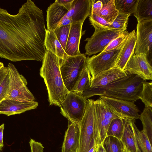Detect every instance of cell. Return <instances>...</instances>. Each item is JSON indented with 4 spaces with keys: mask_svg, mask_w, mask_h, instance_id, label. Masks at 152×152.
<instances>
[{
    "mask_svg": "<svg viewBox=\"0 0 152 152\" xmlns=\"http://www.w3.org/2000/svg\"><path fill=\"white\" fill-rule=\"evenodd\" d=\"M46 30L42 11L31 0L15 15L0 7V57L13 62L42 61Z\"/></svg>",
    "mask_w": 152,
    "mask_h": 152,
    "instance_id": "cell-1",
    "label": "cell"
},
{
    "mask_svg": "<svg viewBox=\"0 0 152 152\" xmlns=\"http://www.w3.org/2000/svg\"><path fill=\"white\" fill-rule=\"evenodd\" d=\"M146 81L136 75H128L106 86L90 88L82 95L87 99L99 95L134 102L139 99L143 83Z\"/></svg>",
    "mask_w": 152,
    "mask_h": 152,
    "instance_id": "cell-2",
    "label": "cell"
},
{
    "mask_svg": "<svg viewBox=\"0 0 152 152\" xmlns=\"http://www.w3.org/2000/svg\"><path fill=\"white\" fill-rule=\"evenodd\" d=\"M60 61V58L46 50L40 70L47 89L50 105L60 107L69 92L61 77Z\"/></svg>",
    "mask_w": 152,
    "mask_h": 152,
    "instance_id": "cell-3",
    "label": "cell"
},
{
    "mask_svg": "<svg viewBox=\"0 0 152 152\" xmlns=\"http://www.w3.org/2000/svg\"><path fill=\"white\" fill-rule=\"evenodd\" d=\"M87 57L85 54L60 58V70L64 84L69 92L75 86L84 68Z\"/></svg>",
    "mask_w": 152,
    "mask_h": 152,
    "instance_id": "cell-4",
    "label": "cell"
},
{
    "mask_svg": "<svg viewBox=\"0 0 152 152\" xmlns=\"http://www.w3.org/2000/svg\"><path fill=\"white\" fill-rule=\"evenodd\" d=\"M88 102L82 94L69 92L61 103V113L68 120L78 124L84 115Z\"/></svg>",
    "mask_w": 152,
    "mask_h": 152,
    "instance_id": "cell-5",
    "label": "cell"
},
{
    "mask_svg": "<svg viewBox=\"0 0 152 152\" xmlns=\"http://www.w3.org/2000/svg\"><path fill=\"white\" fill-rule=\"evenodd\" d=\"M94 140L97 146L102 144L111 121L119 118L110 111L99 98L94 101Z\"/></svg>",
    "mask_w": 152,
    "mask_h": 152,
    "instance_id": "cell-6",
    "label": "cell"
},
{
    "mask_svg": "<svg viewBox=\"0 0 152 152\" xmlns=\"http://www.w3.org/2000/svg\"><path fill=\"white\" fill-rule=\"evenodd\" d=\"M88 100L84 115L78 123L80 138L77 152H87L94 142V100L89 99Z\"/></svg>",
    "mask_w": 152,
    "mask_h": 152,
    "instance_id": "cell-7",
    "label": "cell"
},
{
    "mask_svg": "<svg viewBox=\"0 0 152 152\" xmlns=\"http://www.w3.org/2000/svg\"><path fill=\"white\" fill-rule=\"evenodd\" d=\"M124 43L116 49L107 51L101 52L97 55L86 58V66L90 73L91 79L100 73L115 66Z\"/></svg>",
    "mask_w": 152,
    "mask_h": 152,
    "instance_id": "cell-8",
    "label": "cell"
},
{
    "mask_svg": "<svg viewBox=\"0 0 152 152\" xmlns=\"http://www.w3.org/2000/svg\"><path fill=\"white\" fill-rule=\"evenodd\" d=\"M7 66L9 72L10 83L6 99L21 101H34V96L27 87V82L25 77L19 73L13 64L9 63Z\"/></svg>",
    "mask_w": 152,
    "mask_h": 152,
    "instance_id": "cell-9",
    "label": "cell"
},
{
    "mask_svg": "<svg viewBox=\"0 0 152 152\" xmlns=\"http://www.w3.org/2000/svg\"><path fill=\"white\" fill-rule=\"evenodd\" d=\"M105 106L111 112L123 120L139 119L140 111L134 102L100 96Z\"/></svg>",
    "mask_w": 152,
    "mask_h": 152,
    "instance_id": "cell-10",
    "label": "cell"
},
{
    "mask_svg": "<svg viewBox=\"0 0 152 152\" xmlns=\"http://www.w3.org/2000/svg\"><path fill=\"white\" fill-rule=\"evenodd\" d=\"M124 31L114 29L94 30L90 38H86L85 54L90 56L102 52L114 39L123 34Z\"/></svg>",
    "mask_w": 152,
    "mask_h": 152,
    "instance_id": "cell-11",
    "label": "cell"
},
{
    "mask_svg": "<svg viewBox=\"0 0 152 152\" xmlns=\"http://www.w3.org/2000/svg\"><path fill=\"white\" fill-rule=\"evenodd\" d=\"M147 56L144 53H134L127 61L123 70L127 75H136L145 80H152V67Z\"/></svg>",
    "mask_w": 152,
    "mask_h": 152,
    "instance_id": "cell-12",
    "label": "cell"
},
{
    "mask_svg": "<svg viewBox=\"0 0 152 152\" xmlns=\"http://www.w3.org/2000/svg\"><path fill=\"white\" fill-rule=\"evenodd\" d=\"M135 54L142 53L147 56L152 47V20L138 21L137 26Z\"/></svg>",
    "mask_w": 152,
    "mask_h": 152,
    "instance_id": "cell-13",
    "label": "cell"
},
{
    "mask_svg": "<svg viewBox=\"0 0 152 152\" xmlns=\"http://www.w3.org/2000/svg\"><path fill=\"white\" fill-rule=\"evenodd\" d=\"M38 103L35 101H21L6 99L0 103V114L9 116L35 109Z\"/></svg>",
    "mask_w": 152,
    "mask_h": 152,
    "instance_id": "cell-14",
    "label": "cell"
},
{
    "mask_svg": "<svg viewBox=\"0 0 152 152\" xmlns=\"http://www.w3.org/2000/svg\"><path fill=\"white\" fill-rule=\"evenodd\" d=\"M92 4L91 0H73L70 9L63 18L69 19L71 24L84 23L91 14Z\"/></svg>",
    "mask_w": 152,
    "mask_h": 152,
    "instance_id": "cell-15",
    "label": "cell"
},
{
    "mask_svg": "<svg viewBox=\"0 0 152 152\" xmlns=\"http://www.w3.org/2000/svg\"><path fill=\"white\" fill-rule=\"evenodd\" d=\"M68 121L61 152H77L79 145L80 129L78 124Z\"/></svg>",
    "mask_w": 152,
    "mask_h": 152,
    "instance_id": "cell-16",
    "label": "cell"
},
{
    "mask_svg": "<svg viewBox=\"0 0 152 152\" xmlns=\"http://www.w3.org/2000/svg\"><path fill=\"white\" fill-rule=\"evenodd\" d=\"M83 23L82 22H77L71 24L65 50V53L69 56H76L81 54L79 46L83 33L82 27Z\"/></svg>",
    "mask_w": 152,
    "mask_h": 152,
    "instance_id": "cell-17",
    "label": "cell"
},
{
    "mask_svg": "<svg viewBox=\"0 0 152 152\" xmlns=\"http://www.w3.org/2000/svg\"><path fill=\"white\" fill-rule=\"evenodd\" d=\"M127 75L123 70L115 67L100 73L94 78L91 79L90 88L106 86Z\"/></svg>",
    "mask_w": 152,
    "mask_h": 152,
    "instance_id": "cell-18",
    "label": "cell"
},
{
    "mask_svg": "<svg viewBox=\"0 0 152 152\" xmlns=\"http://www.w3.org/2000/svg\"><path fill=\"white\" fill-rule=\"evenodd\" d=\"M136 42V34L134 29L129 32L122 48L115 67L124 70L127 61L134 53Z\"/></svg>",
    "mask_w": 152,
    "mask_h": 152,
    "instance_id": "cell-19",
    "label": "cell"
},
{
    "mask_svg": "<svg viewBox=\"0 0 152 152\" xmlns=\"http://www.w3.org/2000/svg\"><path fill=\"white\" fill-rule=\"evenodd\" d=\"M68 11L66 7L56 1L51 4L47 10V29L53 31Z\"/></svg>",
    "mask_w": 152,
    "mask_h": 152,
    "instance_id": "cell-20",
    "label": "cell"
},
{
    "mask_svg": "<svg viewBox=\"0 0 152 152\" xmlns=\"http://www.w3.org/2000/svg\"><path fill=\"white\" fill-rule=\"evenodd\" d=\"M124 123L121 141L124 145L130 152H141L138 146L136 138L133 122L135 120L126 118Z\"/></svg>",
    "mask_w": 152,
    "mask_h": 152,
    "instance_id": "cell-21",
    "label": "cell"
},
{
    "mask_svg": "<svg viewBox=\"0 0 152 152\" xmlns=\"http://www.w3.org/2000/svg\"><path fill=\"white\" fill-rule=\"evenodd\" d=\"M45 45L46 50L51 52L60 58L64 59L69 56L53 31L46 30Z\"/></svg>",
    "mask_w": 152,
    "mask_h": 152,
    "instance_id": "cell-22",
    "label": "cell"
},
{
    "mask_svg": "<svg viewBox=\"0 0 152 152\" xmlns=\"http://www.w3.org/2000/svg\"><path fill=\"white\" fill-rule=\"evenodd\" d=\"M134 14L137 22L152 20V0H139Z\"/></svg>",
    "mask_w": 152,
    "mask_h": 152,
    "instance_id": "cell-23",
    "label": "cell"
},
{
    "mask_svg": "<svg viewBox=\"0 0 152 152\" xmlns=\"http://www.w3.org/2000/svg\"><path fill=\"white\" fill-rule=\"evenodd\" d=\"M140 119L142 123V130L146 134L152 143V107H145L143 112L140 115Z\"/></svg>",
    "mask_w": 152,
    "mask_h": 152,
    "instance_id": "cell-24",
    "label": "cell"
},
{
    "mask_svg": "<svg viewBox=\"0 0 152 152\" xmlns=\"http://www.w3.org/2000/svg\"><path fill=\"white\" fill-rule=\"evenodd\" d=\"M114 3V0H110L103 4L99 16L111 24L119 14Z\"/></svg>",
    "mask_w": 152,
    "mask_h": 152,
    "instance_id": "cell-25",
    "label": "cell"
},
{
    "mask_svg": "<svg viewBox=\"0 0 152 152\" xmlns=\"http://www.w3.org/2000/svg\"><path fill=\"white\" fill-rule=\"evenodd\" d=\"M10 83L9 69L7 66H4L0 71V103L7 98Z\"/></svg>",
    "mask_w": 152,
    "mask_h": 152,
    "instance_id": "cell-26",
    "label": "cell"
},
{
    "mask_svg": "<svg viewBox=\"0 0 152 152\" xmlns=\"http://www.w3.org/2000/svg\"><path fill=\"white\" fill-rule=\"evenodd\" d=\"M91 76L86 66L82 70L74 88L71 91H75L82 94L89 89L91 86Z\"/></svg>",
    "mask_w": 152,
    "mask_h": 152,
    "instance_id": "cell-27",
    "label": "cell"
},
{
    "mask_svg": "<svg viewBox=\"0 0 152 152\" xmlns=\"http://www.w3.org/2000/svg\"><path fill=\"white\" fill-rule=\"evenodd\" d=\"M133 126L137 143L141 152H152V144L146 134L142 130L140 131L133 122Z\"/></svg>",
    "mask_w": 152,
    "mask_h": 152,
    "instance_id": "cell-28",
    "label": "cell"
},
{
    "mask_svg": "<svg viewBox=\"0 0 152 152\" xmlns=\"http://www.w3.org/2000/svg\"><path fill=\"white\" fill-rule=\"evenodd\" d=\"M124 123V120L117 118L113 119L108 127L106 137L112 136L121 140L122 137Z\"/></svg>",
    "mask_w": 152,
    "mask_h": 152,
    "instance_id": "cell-29",
    "label": "cell"
},
{
    "mask_svg": "<svg viewBox=\"0 0 152 152\" xmlns=\"http://www.w3.org/2000/svg\"><path fill=\"white\" fill-rule=\"evenodd\" d=\"M138 1L114 0V3L119 12L130 15L135 12Z\"/></svg>",
    "mask_w": 152,
    "mask_h": 152,
    "instance_id": "cell-30",
    "label": "cell"
},
{
    "mask_svg": "<svg viewBox=\"0 0 152 152\" xmlns=\"http://www.w3.org/2000/svg\"><path fill=\"white\" fill-rule=\"evenodd\" d=\"M102 144L107 152H121L124 148L121 140L112 136L106 137Z\"/></svg>",
    "mask_w": 152,
    "mask_h": 152,
    "instance_id": "cell-31",
    "label": "cell"
},
{
    "mask_svg": "<svg viewBox=\"0 0 152 152\" xmlns=\"http://www.w3.org/2000/svg\"><path fill=\"white\" fill-rule=\"evenodd\" d=\"M139 99L144 103L145 107H152V82L146 81L143 83V87L139 96Z\"/></svg>",
    "mask_w": 152,
    "mask_h": 152,
    "instance_id": "cell-32",
    "label": "cell"
},
{
    "mask_svg": "<svg viewBox=\"0 0 152 152\" xmlns=\"http://www.w3.org/2000/svg\"><path fill=\"white\" fill-rule=\"evenodd\" d=\"M130 15H129L119 12L116 18L110 24V29L120 31H126Z\"/></svg>",
    "mask_w": 152,
    "mask_h": 152,
    "instance_id": "cell-33",
    "label": "cell"
},
{
    "mask_svg": "<svg viewBox=\"0 0 152 152\" xmlns=\"http://www.w3.org/2000/svg\"><path fill=\"white\" fill-rule=\"evenodd\" d=\"M71 24L62 26L56 28L53 31L65 51L69 34Z\"/></svg>",
    "mask_w": 152,
    "mask_h": 152,
    "instance_id": "cell-34",
    "label": "cell"
},
{
    "mask_svg": "<svg viewBox=\"0 0 152 152\" xmlns=\"http://www.w3.org/2000/svg\"><path fill=\"white\" fill-rule=\"evenodd\" d=\"M89 20L91 24L94 27L95 30H105L110 29V24L108 23L99 15L91 14Z\"/></svg>",
    "mask_w": 152,
    "mask_h": 152,
    "instance_id": "cell-35",
    "label": "cell"
},
{
    "mask_svg": "<svg viewBox=\"0 0 152 152\" xmlns=\"http://www.w3.org/2000/svg\"><path fill=\"white\" fill-rule=\"evenodd\" d=\"M129 34L128 31H125L123 34L113 39L102 52L111 50L120 47L126 40Z\"/></svg>",
    "mask_w": 152,
    "mask_h": 152,
    "instance_id": "cell-36",
    "label": "cell"
},
{
    "mask_svg": "<svg viewBox=\"0 0 152 152\" xmlns=\"http://www.w3.org/2000/svg\"><path fill=\"white\" fill-rule=\"evenodd\" d=\"M29 143L31 152H43L44 147L41 143L31 139Z\"/></svg>",
    "mask_w": 152,
    "mask_h": 152,
    "instance_id": "cell-37",
    "label": "cell"
},
{
    "mask_svg": "<svg viewBox=\"0 0 152 152\" xmlns=\"http://www.w3.org/2000/svg\"><path fill=\"white\" fill-rule=\"evenodd\" d=\"M92 7L91 14H95L99 15L100 12L103 6L101 0H91Z\"/></svg>",
    "mask_w": 152,
    "mask_h": 152,
    "instance_id": "cell-38",
    "label": "cell"
},
{
    "mask_svg": "<svg viewBox=\"0 0 152 152\" xmlns=\"http://www.w3.org/2000/svg\"><path fill=\"white\" fill-rule=\"evenodd\" d=\"M73 0H56L55 1L64 7L69 11L70 9Z\"/></svg>",
    "mask_w": 152,
    "mask_h": 152,
    "instance_id": "cell-39",
    "label": "cell"
},
{
    "mask_svg": "<svg viewBox=\"0 0 152 152\" xmlns=\"http://www.w3.org/2000/svg\"><path fill=\"white\" fill-rule=\"evenodd\" d=\"M4 129V124H3L0 126V151H2L4 146L3 134Z\"/></svg>",
    "mask_w": 152,
    "mask_h": 152,
    "instance_id": "cell-40",
    "label": "cell"
},
{
    "mask_svg": "<svg viewBox=\"0 0 152 152\" xmlns=\"http://www.w3.org/2000/svg\"><path fill=\"white\" fill-rule=\"evenodd\" d=\"M96 152H107L104 147L103 144H101L98 146Z\"/></svg>",
    "mask_w": 152,
    "mask_h": 152,
    "instance_id": "cell-41",
    "label": "cell"
},
{
    "mask_svg": "<svg viewBox=\"0 0 152 152\" xmlns=\"http://www.w3.org/2000/svg\"><path fill=\"white\" fill-rule=\"evenodd\" d=\"M98 146L96 145L94 141L93 145L87 152H96Z\"/></svg>",
    "mask_w": 152,
    "mask_h": 152,
    "instance_id": "cell-42",
    "label": "cell"
},
{
    "mask_svg": "<svg viewBox=\"0 0 152 152\" xmlns=\"http://www.w3.org/2000/svg\"><path fill=\"white\" fill-rule=\"evenodd\" d=\"M121 152H130L129 149L125 146L124 145V148Z\"/></svg>",
    "mask_w": 152,
    "mask_h": 152,
    "instance_id": "cell-43",
    "label": "cell"
},
{
    "mask_svg": "<svg viewBox=\"0 0 152 152\" xmlns=\"http://www.w3.org/2000/svg\"><path fill=\"white\" fill-rule=\"evenodd\" d=\"M4 67L3 63L0 62V71Z\"/></svg>",
    "mask_w": 152,
    "mask_h": 152,
    "instance_id": "cell-44",
    "label": "cell"
}]
</instances>
